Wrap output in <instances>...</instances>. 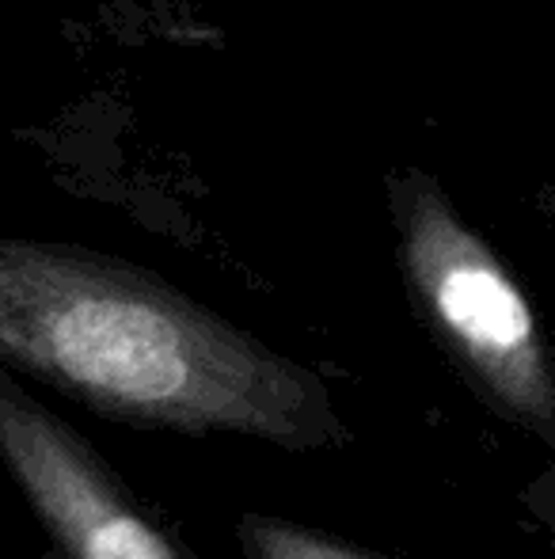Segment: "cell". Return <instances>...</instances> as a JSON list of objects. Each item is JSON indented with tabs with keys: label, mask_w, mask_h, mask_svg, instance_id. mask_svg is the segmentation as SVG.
I'll use <instances>...</instances> for the list:
<instances>
[{
	"label": "cell",
	"mask_w": 555,
	"mask_h": 559,
	"mask_svg": "<svg viewBox=\"0 0 555 559\" xmlns=\"http://www.w3.org/2000/svg\"><path fill=\"white\" fill-rule=\"evenodd\" d=\"M0 464L61 559H194L96 445L0 366Z\"/></svg>",
	"instance_id": "3957f363"
},
{
	"label": "cell",
	"mask_w": 555,
	"mask_h": 559,
	"mask_svg": "<svg viewBox=\"0 0 555 559\" xmlns=\"http://www.w3.org/2000/svg\"><path fill=\"white\" fill-rule=\"evenodd\" d=\"M0 366L114 423L347 449L324 377L134 263L0 233Z\"/></svg>",
	"instance_id": "6da1fadb"
},
{
	"label": "cell",
	"mask_w": 555,
	"mask_h": 559,
	"mask_svg": "<svg viewBox=\"0 0 555 559\" xmlns=\"http://www.w3.org/2000/svg\"><path fill=\"white\" fill-rule=\"evenodd\" d=\"M237 545L244 559H385L381 552L331 537L312 525H297L275 514H244L237 522Z\"/></svg>",
	"instance_id": "277c9868"
},
{
	"label": "cell",
	"mask_w": 555,
	"mask_h": 559,
	"mask_svg": "<svg viewBox=\"0 0 555 559\" xmlns=\"http://www.w3.org/2000/svg\"><path fill=\"white\" fill-rule=\"evenodd\" d=\"M393 214L403 282L437 346L498 419L555 445V377L526 289L430 176H396Z\"/></svg>",
	"instance_id": "7a4b0ae2"
}]
</instances>
